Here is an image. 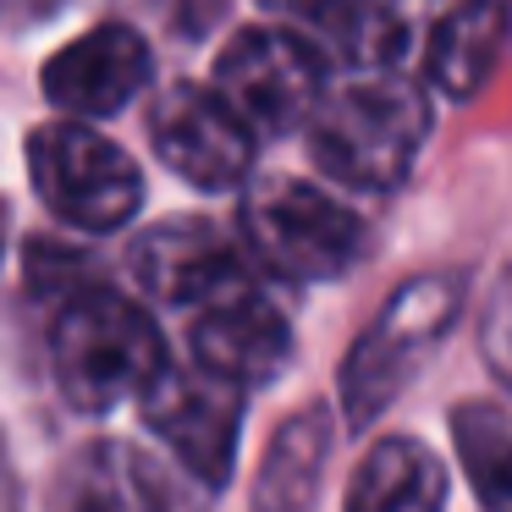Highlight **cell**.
<instances>
[{"label": "cell", "mask_w": 512, "mask_h": 512, "mask_svg": "<svg viewBox=\"0 0 512 512\" xmlns=\"http://www.w3.org/2000/svg\"><path fill=\"white\" fill-rule=\"evenodd\" d=\"M45 336L56 386L78 413H111L116 402L144 397L155 375L171 364L166 336L149 320V309L100 276L50 303Z\"/></svg>", "instance_id": "cell-1"}, {"label": "cell", "mask_w": 512, "mask_h": 512, "mask_svg": "<svg viewBox=\"0 0 512 512\" xmlns=\"http://www.w3.org/2000/svg\"><path fill=\"white\" fill-rule=\"evenodd\" d=\"M309 160L353 193H391L408 182L430 138V94L402 72H358L325 89L309 116Z\"/></svg>", "instance_id": "cell-2"}, {"label": "cell", "mask_w": 512, "mask_h": 512, "mask_svg": "<svg viewBox=\"0 0 512 512\" xmlns=\"http://www.w3.org/2000/svg\"><path fill=\"white\" fill-rule=\"evenodd\" d=\"M463 298H468V281L457 270H430V276L402 281L386 298V309L353 336L342 375H336V397H342V413L353 430H369L413 386L419 364L457 325Z\"/></svg>", "instance_id": "cell-3"}, {"label": "cell", "mask_w": 512, "mask_h": 512, "mask_svg": "<svg viewBox=\"0 0 512 512\" xmlns=\"http://www.w3.org/2000/svg\"><path fill=\"white\" fill-rule=\"evenodd\" d=\"M237 243L281 281H336L364 254V221L303 177H259L237 204Z\"/></svg>", "instance_id": "cell-4"}, {"label": "cell", "mask_w": 512, "mask_h": 512, "mask_svg": "<svg viewBox=\"0 0 512 512\" xmlns=\"http://www.w3.org/2000/svg\"><path fill=\"white\" fill-rule=\"evenodd\" d=\"M215 94L237 111V122L254 138H287L309 127L331 89V61L320 56L309 34L276 23L237 28L215 56Z\"/></svg>", "instance_id": "cell-5"}, {"label": "cell", "mask_w": 512, "mask_h": 512, "mask_svg": "<svg viewBox=\"0 0 512 512\" xmlns=\"http://www.w3.org/2000/svg\"><path fill=\"white\" fill-rule=\"evenodd\" d=\"M28 177L56 221L72 232H122L144 204V171L122 144L89 122H45L28 133Z\"/></svg>", "instance_id": "cell-6"}, {"label": "cell", "mask_w": 512, "mask_h": 512, "mask_svg": "<svg viewBox=\"0 0 512 512\" xmlns=\"http://www.w3.org/2000/svg\"><path fill=\"white\" fill-rule=\"evenodd\" d=\"M243 397L248 391L204 375L199 364H166L155 386L138 397L149 435L171 446L182 468L204 490H221L237 463V435H243Z\"/></svg>", "instance_id": "cell-7"}, {"label": "cell", "mask_w": 512, "mask_h": 512, "mask_svg": "<svg viewBox=\"0 0 512 512\" xmlns=\"http://www.w3.org/2000/svg\"><path fill=\"white\" fill-rule=\"evenodd\" d=\"M149 144L182 182L204 193L243 188L254 171L259 138L237 122V111L204 83H166L149 105Z\"/></svg>", "instance_id": "cell-8"}, {"label": "cell", "mask_w": 512, "mask_h": 512, "mask_svg": "<svg viewBox=\"0 0 512 512\" xmlns=\"http://www.w3.org/2000/svg\"><path fill=\"white\" fill-rule=\"evenodd\" d=\"M127 265H133L138 287L160 303H177V309H210V303L232 298V292L254 287L248 281V254L243 243L221 232L215 221H160L127 248Z\"/></svg>", "instance_id": "cell-9"}, {"label": "cell", "mask_w": 512, "mask_h": 512, "mask_svg": "<svg viewBox=\"0 0 512 512\" xmlns=\"http://www.w3.org/2000/svg\"><path fill=\"white\" fill-rule=\"evenodd\" d=\"M155 78V56L149 39L127 23H100L94 34L72 39L67 50L45 61L39 83L56 111L78 116V122H105V116L127 111Z\"/></svg>", "instance_id": "cell-10"}, {"label": "cell", "mask_w": 512, "mask_h": 512, "mask_svg": "<svg viewBox=\"0 0 512 512\" xmlns=\"http://www.w3.org/2000/svg\"><path fill=\"white\" fill-rule=\"evenodd\" d=\"M188 347H193V364H199L204 375L226 380V386H237V391H254V386H270V380L287 369L292 325L259 287H243V292H232V298H221V303L193 314Z\"/></svg>", "instance_id": "cell-11"}, {"label": "cell", "mask_w": 512, "mask_h": 512, "mask_svg": "<svg viewBox=\"0 0 512 512\" xmlns=\"http://www.w3.org/2000/svg\"><path fill=\"white\" fill-rule=\"evenodd\" d=\"M50 512H171L155 463L127 441H89L61 463Z\"/></svg>", "instance_id": "cell-12"}, {"label": "cell", "mask_w": 512, "mask_h": 512, "mask_svg": "<svg viewBox=\"0 0 512 512\" xmlns=\"http://www.w3.org/2000/svg\"><path fill=\"white\" fill-rule=\"evenodd\" d=\"M452 479L419 435H380L347 479L342 512H446Z\"/></svg>", "instance_id": "cell-13"}, {"label": "cell", "mask_w": 512, "mask_h": 512, "mask_svg": "<svg viewBox=\"0 0 512 512\" xmlns=\"http://www.w3.org/2000/svg\"><path fill=\"white\" fill-rule=\"evenodd\" d=\"M331 441H336V419L325 402H309L292 419H281L265 457H259L248 512H314L325 463H331Z\"/></svg>", "instance_id": "cell-14"}, {"label": "cell", "mask_w": 512, "mask_h": 512, "mask_svg": "<svg viewBox=\"0 0 512 512\" xmlns=\"http://www.w3.org/2000/svg\"><path fill=\"white\" fill-rule=\"evenodd\" d=\"M512 39V0H452V12L435 23L424 72L446 100H474L501 67Z\"/></svg>", "instance_id": "cell-15"}, {"label": "cell", "mask_w": 512, "mask_h": 512, "mask_svg": "<svg viewBox=\"0 0 512 512\" xmlns=\"http://www.w3.org/2000/svg\"><path fill=\"white\" fill-rule=\"evenodd\" d=\"M452 452L485 512H512V402L468 397L452 408Z\"/></svg>", "instance_id": "cell-16"}, {"label": "cell", "mask_w": 512, "mask_h": 512, "mask_svg": "<svg viewBox=\"0 0 512 512\" xmlns=\"http://www.w3.org/2000/svg\"><path fill=\"white\" fill-rule=\"evenodd\" d=\"M23 276H28L34 303H45V309H50V303L67 298L72 287H83L94 270H89V259H83L78 248L56 243V237H34V243H28V254H23Z\"/></svg>", "instance_id": "cell-17"}, {"label": "cell", "mask_w": 512, "mask_h": 512, "mask_svg": "<svg viewBox=\"0 0 512 512\" xmlns=\"http://www.w3.org/2000/svg\"><path fill=\"white\" fill-rule=\"evenodd\" d=\"M479 353H485L490 375L512 391V265L501 270V281L485 298V314H479Z\"/></svg>", "instance_id": "cell-18"}, {"label": "cell", "mask_w": 512, "mask_h": 512, "mask_svg": "<svg viewBox=\"0 0 512 512\" xmlns=\"http://www.w3.org/2000/svg\"><path fill=\"white\" fill-rule=\"evenodd\" d=\"M0 512H17V496H12V468L0 457Z\"/></svg>", "instance_id": "cell-19"}, {"label": "cell", "mask_w": 512, "mask_h": 512, "mask_svg": "<svg viewBox=\"0 0 512 512\" xmlns=\"http://www.w3.org/2000/svg\"><path fill=\"white\" fill-rule=\"evenodd\" d=\"M17 6H23V12H34V17H45V12H56L61 0H17Z\"/></svg>", "instance_id": "cell-20"}, {"label": "cell", "mask_w": 512, "mask_h": 512, "mask_svg": "<svg viewBox=\"0 0 512 512\" xmlns=\"http://www.w3.org/2000/svg\"><path fill=\"white\" fill-rule=\"evenodd\" d=\"M6 232H12V210H6V199H0V259H6Z\"/></svg>", "instance_id": "cell-21"}]
</instances>
